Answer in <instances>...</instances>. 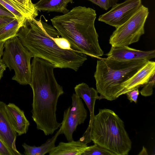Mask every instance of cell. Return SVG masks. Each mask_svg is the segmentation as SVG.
<instances>
[{
    "label": "cell",
    "mask_w": 155,
    "mask_h": 155,
    "mask_svg": "<svg viewBox=\"0 0 155 155\" xmlns=\"http://www.w3.org/2000/svg\"><path fill=\"white\" fill-rule=\"evenodd\" d=\"M0 4L12 13L19 22L24 24L27 19L8 0H0Z\"/></svg>",
    "instance_id": "21"
},
{
    "label": "cell",
    "mask_w": 155,
    "mask_h": 155,
    "mask_svg": "<svg viewBox=\"0 0 155 155\" xmlns=\"http://www.w3.org/2000/svg\"><path fill=\"white\" fill-rule=\"evenodd\" d=\"M55 67L48 61L34 57L31 64L33 92L32 117L37 129L44 134H53L61 126L57 120L56 111L59 98L64 93L54 73Z\"/></svg>",
    "instance_id": "1"
},
{
    "label": "cell",
    "mask_w": 155,
    "mask_h": 155,
    "mask_svg": "<svg viewBox=\"0 0 155 155\" xmlns=\"http://www.w3.org/2000/svg\"><path fill=\"white\" fill-rule=\"evenodd\" d=\"M139 94V92L138 88L131 90L126 93L128 99L131 102H134L135 103L137 102Z\"/></svg>",
    "instance_id": "24"
},
{
    "label": "cell",
    "mask_w": 155,
    "mask_h": 155,
    "mask_svg": "<svg viewBox=\"0 0 155 155\" xmlns=\"http://www.w3.org/2000/svg\"><path fill=\"white\" fill-rule=\"evenodd\" d=\"M71 98V106L64 111L60 127V134H64L68 141L73 140V132L78 125L84 123L87 117V111L81 99L75 93L73 94Z\"/></svg>",
    "instance_id": "8"
},
{
    "label": "cell",
    "mask_w": 155,
    "mask_h": 155,
    "mask_svg": "<svg viewBox=\"0 0 155 155\" xmlns=\"http://www.w3.org/2000/svg\"><path fill=\"white\" fill-rule=\"evenodd\" d=\"M59 33L51 25L41 19H26L16 36L33 57L45 60L55 68L77 71L87 59V55L74 50L62 48L55 40Z\"/></svg>",
    "instance_id": "2"
},
{
    "label": "cell",
    "mask_w": 155,
    "mask_h": 155,
    "mask_svg": "<svg viewBox=\"0 0 155 155\" xmlns=\"http://www.w3.org/2000/svg\"><path fill=\"white\" fill-rule=\"evenodd\" d=\"M2 60L7 67L13 70L12 80L22 85L29 84L31 80V59L33 57L29 51L16 36L6 41Z\"/></svg>",
    "instance_id": "6"
},
{
    "label": "cell",
    "mask_w": 155,
    "mask_h": 155,
    "mask_svg": "<svg viewBox=\"0 0 155 155\" xmlns=\"http://www.w3.org/2000/svg\"><path fill=\"white\" fill-rule=\"evenodd\" d=\"M0 16L16 18L15 16L0 4Z\"/></svg>",
    "instance_id": "26"
},
{
    "label": "cell",
    "mask_w": 155,
    "mask_h": 155,
    "mask_svg": "<svg viewBox=\"0 0 155 155\" xmlns=\"http://www.w3.org/2000/svg\"><path fill=\"white\" fill-rule=\"evenodd\" d=\"M60 131L59 129L54 135L39 146H31L25 143H23L22 145L25 150L24 154L44 155L48 153L55 146V143L58 136L60 134Z\"/></svg>",
    "instance_id": "17"
},
{
    "label": "cell",
    "mask_w": 155,
    "mask_h": 155,
    "mask_svg": "<svg viewBox=\"0 0 155 155\" xmlns=\"http://www.w3.org/2000/svg\"><path fill=\"white\" fill-rule=\"evenodd\" d=\"M155 73L153 74L148 81L143 85V87L140 91L141 95L145 97L152 95L155 85Z\"/></svg>",
    "instance_id": "22"
},
{
    "label": "cell",
    "mask_w": 155,
    "mask_h": 155,
    "mask_svg": "<svg viewBox=\"0 0 155 155\" xmlns=\"http://www.w3.org/2000/svg\"><path fill=\"white\" fill-rule=\"evenodd\" d=\"M75 94L79 97L82 98L88 107L90 112V119L88 125L91 123L94 114V108L96 101L99 99V96L97 90L90 87L84 83L77 85L74 87Z\"/></svg>",
    "instance_id": "14"
},
{
    "label": "cell",
    "mask_w": 155,
    "mask_h": 155,
    "mask_svg": "<svg viewBox=\"0 0 155 155\" xmlns=\"http://www.w3.org/2000/svg\"><path fill=\"white\" fill-rule=\"evenodd\" d=\"M6 105L4 102L0 101V139L13 155H21L16 146L17 134L13 129L8 118Z\"/></svg>",
    "instance_id": "12"
},
{
    "label": "cell",
    "mask_w": 155,
    "mask_h": 155,
    "mask_svg": "<svg viewBox=\"0 0 155 155\" xmlns=\"http://www.w3.org/2000/svg\"><path fill=\"white\" fill-rule=\"evenodd\" d=\"M95 11L78 6L65 14L51 19L53 27L67 39L73 49L92 57L100 59L104 54L94 26Z\"/></svg>",
    "instance_id": "3"
},
{
    "label": "cell",
    "mask_w": 155,
    "mask_h": 155,
    "mask_svg": "<svg viewBox=\"0 0 155 155\" xmlns=\"http://www.w3.org/2000/svg\"><path fill=\"white\" fill-rule=\"evenodd\" d=\"M106 10L117 3L118 0H87Z\"/></svg>",
    "instance_id": "23"
},
{
    "label": "cell",
    "mask_w": 155,
    "mask_h": 155,
    "mask_svg": "<svg viewBox=\"0 0 155 155\" xmlns=\"http://www.w3.org/2000/svg\"><path fill=\"white\" fill-rule=\"evenodd\" d=\"M23 24L15 18L11 21L1 25L0 26V41H5L16 36Z\"/></svg>",
    "instance_id": "19"
},
{
    "label": "cell",
    "mask_w": 155,
    "mask_h": 155,
    "mask_svg": "<svg viewBox=\"0 0 155 155\" xmlns=\"http://www.w3.org/2000/svg\"><path fill=\"white\" fill-rule=\"evenodd\" d=\"M5 41H0V60L1 59V57L3 56L4 48V44Z\"/></svg>",
    "instance_id": "29"
},
{
    "label": "cell",
    "mask_w": 155,
    "mask_h": 155,
    "mask_svg": "<svg viewBox=\"0 0 155 155\" xmlns=\"http://www.w3.org/2000/svg\"><path fill=\"white\" fill-rule=\"evenodd\" d=\"M138 154H147V150L144 147H143L141 151Z\"/></svg>",
    "instance_id": "30"
},
{
    "label": "cell",
    "mask_w": 155,
    "mask_h": 155,
    "mask_svg": "<svg viewBox=\"0 0 155 155\" xmlns=\"http://www.w3.org/2000/svg\"><path fill=\"white\" fill-rule=\"evenodd\" d=\"M6 109L10 123L15 132L19 136L26 134L30 123L24 111L12 103L6 104Z\"/></svg>",
    "instance_id": "13"
},
{
    "label": "cell",
    "mask_w": 155,
    "mask_h": 155,
    "mask_svg": "<svg viewBox=\"0 0 155 155\" xmlns=\"http://www.w3.org/2000/svg\"><path fill=\"white\" fill-rule=\"evenodd\" d=\"M73 0H40L35 4L38 11L54 12L64 14L69 10L68 4L72 3Z\"/></svg>",
    "instance_id": "16"
},
{
    "label": "cell",
    "mask_w": 155,
    "mask_h": 155,
    "mask_svg": "<svg viewBox=\"0 0 155 155\" xmlns=\"http://www.w3.org/2000/svg\"><path fill=\"white\" fill-rule=\"evenodd\" d=\"M79 140L86 144L92 141L115 155H127L131 148L124 122L108 109H99Z\"/></svg>",
    "instance_id": "4"
},
{
    "label": "cell",
    "mask_w": 155,
    "mask_h": 155,
    "mask_svg": "<svg viewBox=\"0 0 155 155\" xmlns=\"http://www.w3.org/2000/svg\"><path fill=\"white\" fill-rule=\"evenodd\" d=\"M27 19L35 18L38 11L31 0H8Z\"/></svg>",
    "instance_id": "18"
},
{
    "label": "cell",
    "mask_w": 155,
    "mask_h": 155,
    "mask_svg": "<svg viewBox=\"0 0 155 155\" xmlns=\"http://www.w3.org/2000/svg\"><path fill=\"white\" fill-rule=\"evenodd\" d=\"M155 73V62L148 61L143 67L122 84L116 94V98L133 89L143 86Z\"/></svg>",
    "instance_id": "10"
},
{
    "label": "cell",
    "mask_w": 155,
    "mask_h": 155,
    "mask_svg": "<svg viewBox=\"0 0 155 155\" xmlns=\"http://www.w3.org/2000/svg\"><path fill=\"white\" fill-rule=\"evenodd\" d=\"M0 155H13L12 151L0 139Z\"/></svg>",
    "instance_id": "25"
},
{
    "label": "cell",
    "mask_w": 155,
    "mask_h": 155,
    "mask_svg": "<svg viewBox=\"0 0 155 155\" xmlns=\"http://www.w3.org/2000/svg\"><path fill=\"white\" fill-rule=\"evenodd\" d=\"M6 66L2 59L0 60V80L3 76L4 71H5Z\"/></svg>",
    "instance_id": "27"
},
{
    "label": "cell",
    "mask_w": 155,
    "mask_h": 155,
    "mask_svg": "<svg viewBox=\"0 0 155 155\" xmlns=\"http://www.w3.org/2000/svg\"><path fill=\"white\" fill-rule=\"evenodd\" d=\"M141 5V0H126L115 4L108 12L99 16L98 20L116 28L130 18Z\"/></svg>",
    "instance_id": "9"
},
{
    "label": "cell",
    "mask_w": 155,
    "mask_h": 155,
    "mask_svg": "<svg viewBox=\"0 0 155 155\" xmlns=\"http://www.w3.org/2000/svg\"><path fill=\"white\" fill-rule=\"evenodd\" d=\"M106 55L107 58L119 61H149L155 58V51H142L130 48L128 46H111Z\"/></svg>",
    "instance_id": "11"
},
{
    "label": "cell",
    "mask_w": 155,
    "mask_h": 155,
    "mask_svg": "<svg viewBox=\"0 0 155 155\" xmlns=\"http://www.w3.org/2000/svg\"><path fill=\"white\" fill-rule=\"evenodd\" d=\"M149 13L148 8L141 5L128 20L117 28L110 37L112 46H128L139 41L144 33V26Z\"/></svg>",
    "instance_id": "7"
},
{
    "label": "cell",
    "mask_w": 155,
    "mask_h": 155,
    "mask_svg": "<svg viewBox=\"0 0 155 155\" xmlns=\"http://www.w3.org/2000/svg\"><path fill=\"white\" fill-rule=\"evenodd\" d=\"M82 155H115L110 150L96 143L87 146Z\"/></svg>",
    "instance_id": "20"
},
{
    "label": "cell",
    "mask_w": 155,
    "mask_h": 155,
    "mask_svg": "<svg viewBox=\"0 0 155 155\" xmlns=\"http://www.w3.org/2000/svg\"><path fill=\"white\" fill-rule=\"evenodd\" d=\"M14 18H15L0 16V26L2 24L11 21Z\"/></svg>",
    "instance_id": "28"
},
{
    "label": "cell",
    "mask_w": 155,
    "mask_h": 155,
    "mask_svg": "<svg viewBox=\"0 0 155 155\" xmlns=\"http://www.w3.org/2000/svg\"><path fill=\"white\" fill-rule=\"evenodd\" d=\"M146 60L119 61L111 58L97 60L94 77L99 100L112 101L120 85L128 79L148 61Z\"/></svg>",
    "instance_id": "5"
},
{
    "label": "cell",
    "mask_w": 155,
    "mask_h": 155,
    "mask_svg": "<svg viewBox=\"0 0 155 155\" xmlns=\"http://www.w3.org/2000/svg\"><path fill=\"white\" fill-rule=\"evenodd\" d=\"M87 147V144L79 140L61 142L48 154L49 155H82Z\"/></svg>",
    "instance_id": "15"
}]
</instances>
